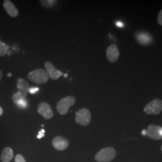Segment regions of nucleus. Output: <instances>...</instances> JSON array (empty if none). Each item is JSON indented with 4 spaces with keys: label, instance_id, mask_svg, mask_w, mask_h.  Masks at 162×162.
<instances>
[{
    "label": "nucleus",
    "instance_id": "obj_5",
    "mask_svg": "<svg viewBox=\"0 0 162 162\" xmlns=\"http://www.w3.org/2000/svg\"><path fill=\"white\" fill-rule=\"evenodd\" d=\"M162 111V100L155 99L144 107V112L147 115H159Z\"/></svg>",
    "mask_w": 162,
    "mask_h": 162
},
{
    "label": "nucleus",
    "instance_id": "obj_4",
    "mask_svg": "<svg viewBox=\"0 0 162 162\" xmlns=\"http://www.w3.org/2000/svg\"><path fill=\"white\" fill-rule=\"evenodd\" d=\"M91 120V113L86 108L80 109L76 113L75 117L76 122L82 126H87L90 124Z\"/></svg>",
    "mask_w": 162,
    "mask_h": 162
},
{
    "label": "nucleus",
    "instance_id": "obj_15",
    "mask_svg": "<svg viewBox=\"0 0 162 162\" xmlns=\"http://www.w3.org/2000/svg\"><path fill=\"white\" fill-rule=\"evenodd\" d=\"M137 41L142 45H148L152 42V38L151 36L145 33H140L136 34Z\"/></svg>",
    "mask_w": 162,
    "mask_h": 162
},
{
    "label": "nucleus",
    "instance_id": "obj_21",
    "mask_svg": "<svg viewBox=\"0 0 162 162\" xmlns=\"http://www.w3.org/2000/svg\"><path fill=\"white\" fill-rule=\"evenodd\" d=\"M161 151L162 152V145H161Z\"/></svg>",
    "mask_w": 162,
    "mask_h": 162
},
{
    "label": "nucleus",
    "instance_id": "obj_2",
    "mask_svg": "<svg viewBox=\"0 0 162 162\" xmlns=\"http://www.w3.org/2000/svg\"><path fill=\"white\" fill-rule=\"evenodd\" d=\"M117 156L115 149L112 147H106L99 151L94 157L98 162H110L113 160Z\"/></svg>",
    "mask_w": 162,
    "mask_h": 162
},
{
    "label": "nucleus",
    "instance_id": "obj_18",
    "mask_svg": "<svg viewBox=\"0 0 162 162\" xmlns=\"http://www.w3.org/2000/svg\"><path fill=\"white\" fill-rule=\"evenodd\" d=\"M157 21H158V23L159 25H162V10H160V12H159V13L158 15Z\"/></svg>",
    "mask_w": 162,
    "mask_h": 162
},
{
    "label": "nucleus",
    "instance_id": "obj_7",
    "mask_svg": "<svg viewBox=\"0 0 162 162\" xmlns=\"http://www.w3.org/2000/svg\"><path fill=\"white\" fill-rule=\"evenodd\" d=\"M146 135L148 138L154 140L162 139V127L149 125L147 127Z\"/></svg>",
    "mask_w": 162,
    "mask_h": 162
},
{
    "label": "nucleus",
    "instance_id": "obj_20",
    "mask_svg": "<svg viewBox=\"0 0 162 162\" xmlns=\"http://www.w3.org/2000/svg\"><path fill=\"white\" fill-rule=\"evenodd\" d=\"M2 73L0 70V81H1V79H2Z\"/></svg>",
    "mask_w": 162,
    "mask_h": 162
},
{
    "label": "nucleus",
    "instance_id": "obj_14",
    "mask_svg": "<svg viewBox=\"0 0 162 162\" xmlns=\"http://www.w3.org/2000/svg\"><path fill=\"white\" fill-rule=\"evenodd\" d=\"M17 88L18 91L22 92L25 96L27 97V94L30 90V87L29 85L28 82L23 79L19 78L18 80V84Z\"/></svg>",
    "mask_w": 162,
    "mask_h": 162
},
{
    "label": "nucleus",
    "instance_id": "obj_13",
    "mask_svg": "<svg viewBox=\"0 0 162 162\" xmlns=\"http://www.w3.org/2000/svg\"><path fill=\"white\" fill-rule=\"evenodd\" d=\"M13 149L10 147H5L2 151L0 159L2 162H10L13 159Z\"/></svg>",
    "mask_w": 162,
    "mask_h": 162
},
{
    "label": "nucleus",
    "instance_id": "obj_6",
    "mask_svg": "<svg viewBox=\"0 0 162 162\" xmlns=\"http://www.w3.org/2000/svg\"><path fill=\"white\" fill-rule=\"evenodd\" d=\"M37 112L46 120H50L54 117L52 109L46 102H41L38 105Z\"/></svg>",
    "mask_w": 162,
    "mask_h": 162
},
{
    "label": "nucleus",
    "instance_id": "obj_10",
    "mask_svg": "<svg viewBox=\"0 0 162 162\" xmlns=\"http://www.w3.org/2000/svg\"><path fill=\"white\" fill-rule=\"evenodd\" d=\"M120 56L119 49L117 45H111L106 50V57L108 61L112 63H114L117 61Z\"/></svg>",
    "mask_w": 162,
    "mask_h": 162
},
{
    "label": "nucleus",
    "instance_id": "obj_1",
    "mask_svg": "<svg viewBox=\"0 0 162 162\" xmlns=\"http://www.w3.org/2000/svg\"><path fill=\"white\" fill-rule=\"evenodd\" d=\"M28 79L37 85H43L49 79V77L46 70L38 69L30 72L27 74Z\"/></svg>",
    "mask_w": 162,
    "mask_h": 162
},
{
    "label": "nucleus",
    "instance_id": "obj_8",
    "mask_svg": "<svg viewBox=\"0 0 162 162\" xmlns=\"http://www.w3.org/2000/svg\"><path fill=\"white\" fill-rule=\"evenodd\" d=\"M45 67L46 68V71L47 72L49 78L52 80H57L58 78L63 76L64 73L55 68L54 64L50 61H46L45 64Z\"/></svg>",
    "mask_w": 162,
    "mask_h": 162
},
{
    "label": "nucleus",
    "instance_id": "obj_16",
    "mask_svg": "<svg viewBox=\"0 0 162 162\" xmlns=\"http://www.w3.org/2000/svg\"><path fill=\"white\" fill-rule=\"evenodd\" d=\"M9 46L0 41V56H4L7 53Z\"/></svg>",
    "mask_w": 162,
    "mask_h": 162
},
{
    "label": "nucleus",
    "instance_id": "obj_11",
    "mask_svg": "<svg viewBox=\"0 0 162 162\" xmlns=\"http://www.w3.org/2000/svg\"><path fill=\"white\" fill-rule=\"evenodd\" d=\"M4 7L6 12L12 18H16L19 15V12L14 4L9 0H5L3 2Z\"/></svg>",
    "mask_w": 162,
    "mask_h": 162
},
{
    "label": "nucleus",
    "instance_id": "obj_17",
    "mask_svg": "<svg viewBox=\"0 0 162 162\" xmlns=\"http://www.w3.org/2000/svg\"><path fill=\"white\" fill-rule=\"evenodd\" d=\"M15 162H27L25 161L24 157L20 155V154H17L15 158Z\"/></svg>",
    "mask_w": 162,
    "mask_h": 162
},
{
    "label": "nucleus",
    "instance_id": "obj_12",
    "mask_svg": "<svg viewBox=\"0 0 162 162\" xmlns=\"http://www.w3.org/2000/svg\"><path fill=\"white\" fill-rule=\"evenodd\" d=\"M27 96H25L20 91H18L12 96V100L13 102L20 108H24L27 106V102L25 100Z\"/></svg>",
    "mask_w": 162,
    "mask_h": 162
},
{
    "label": "nucleus",
    "instance_id": "obj_9",
    "mask_svg": "<svg viewBox=\"0 0 162 162\" xmlns=\"http://www.w3.org/2000/svg\"><path fill=\"white\" fill-rule=\"evenodd\" d=\"M52 145L54 148L58 151H64L68 148L69 142L67 139L61 136H57L52 140Z\"/></svg>",
    "mask_w": 162,
    "mask_h": 162
},
{
    "label": "nucleus",
    "instance_id": "obj_19",
    "mask_svg": "<svg viewBox=\"0 0 162 162\" xmlns=\"http://www.w3.org/2000/svg\"><path fill=\"white\" fill-rule=\"evenodd\" d=\"M2 113H3V109L0 106V116H1L2 115Z\"/></svg>",
    "mask_w": 162,
    "mask_h": 162
},
{
    "label": "nucleus",
    "instance_id": "obj_3",
    "mask_svg": "<svg viewBox=\"0 0 162 162\" xmlns=\"http://www.w3.org/2000/svg\"><path fill=\"white\" fill-rule=\"evenodd\" d=\"M76 99L72 95L61 99L56 104V109L60 115H66L70 108L75 104Z\"/></svg>",
    "mask_w": 162,
    "mask_h": 162
}]
</instances>
